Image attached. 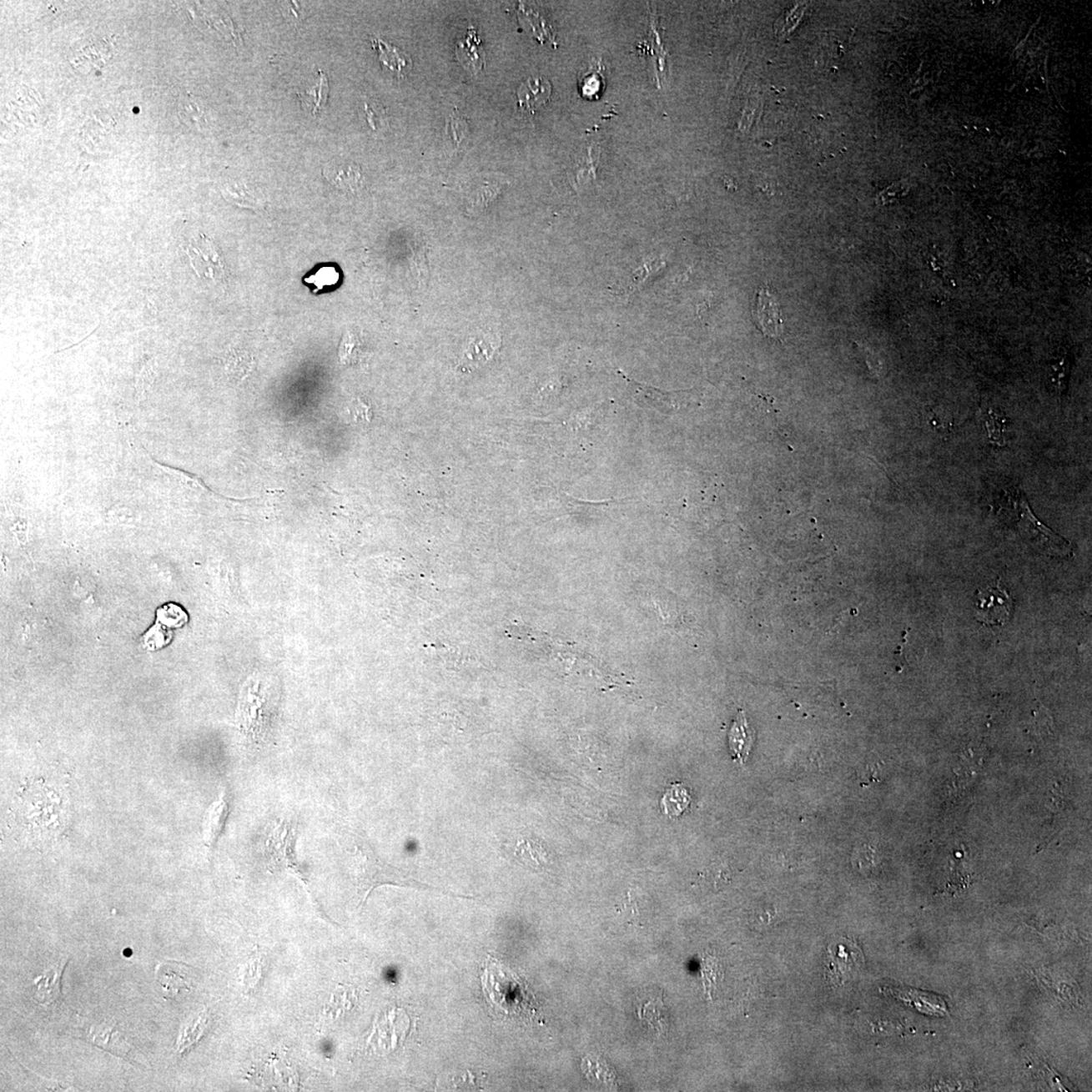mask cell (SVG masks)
I'll use <instances>...</instances> for the list:
<instances>
[{
  "mask_svg": "<svg viewBox=\"0 0 1092 1092\" xmlns=\"http://www.w3.org/2000/svg\"><path fill=\"white\" fill-rule=\"evenodd\" d=\"M357 859L360 864V891L364 893V901L366 900L375 887L381 885H395L400 887H409L417 890L434 891V893L443 895L451 896V898L474 899L471 896L456 895L447 893L445 890L435 888V887L422 883L410 875L408 872L400 870L381 862L371 848L365 842H360L356 845Z\"/></svg>",
  "mask_w": 1092,
  "mask_h": 1092,
  "instance_id": "1",
  "label": "cell"
},
{
  "mask_svg": "<svg viewBox=\"0 0 1092 1092\" xmlns=\"http://www.w3.org/2000/svg\"><path fill=\"white\" fill-rule=\"evenodd\" d=\"M298 822L294 818H285L270 828L265 841L266 857L270 868L276 870H287L304 879L300 869L295 846H297Z\"/></svg>",
  "mask_w": 1092,
  "mask_h": 1092,
  "instance_id": "2",
  "label": "cell"
},
{
  "mask_svg": "<svg viewBox=\"0 0 1092 1092\" xmlns=\"http://www.w3.org/2000/svg\"><path fill=\"white\" fill-rule=\"evenodd\" d=\"M1013 598L1000 580L994 586L979 590L975 603L976 619L987 627H999L1008 621Z\"/></svg>",
  "mask_w": 1092,
  "mask_h": 1092,
  "instance_id": "3",
  "label": "cell"
},
{
  "mask_svg": "<svg viewBox=\"0 0 1092 1092\" xmlns=\"http://www.w3.org/2000/svg\"><path fill=\"white\" fill-rule=\"evenodd\" d=\"M187 254L190 265L199 278L204 276L213 281L225 278V264L220 251L214 243L203 234H200L197 239L190 242Z\"/></svg>",
  "mask_w": 1092,
  "mask_h": 1092,
  "instance_id": "4",
  "label": "cell"
},
{
  "mask_svg": "<svg viewBox=\"0 0 1092 1092\" xmlns=\"http://www.w3.org/2000/svg\"><path fill=\"white\" fill-rule=\"evenodd\" d=\"M753 318L756 319L757 327L765 336L779 340L783 334L780 304L767 287H762L757 290Z\"/></svg>",
  "mask_w": 1092,
  "mask_h": 1092,
  "instance_id": "5",
  "label": "cell"
},
{
  "mask_svg": "<svg viewBox=\"0 0 1092 1092\" xmlns=\"http://www.w3.org/2000/svg\"><path fill=\"white\" fill-rule=\"evenodd\" d=\"M829 957H831V966L834 977L839 982H846L853 979V976L860 970L863 957L859 949H858L850 941L843 939L842 941L833 944L829 947Z\"/></svg>",
  "mask_w": 1092,
  "mask_h": 1092,
  "instance_id": "6",
  "label": "cell"
},
{
  "mask_svg": "<svg viewBox=\"0 0 1092 1092\" xmlns=\"http://www.w3.org/2000/svg\"><path fill=\"white\" fill-rule=\"evenodd\" d=\"M157 981L164 987L166 999L175 998L181 991L193 989V976L190 968L178 962L167 961L157 968Z\"/></svg>",
  "mask_w": 1092,
  "mask_h": 1092,
  "instance_id": "7",
  "label": "cell"
},
{
  "mask_svg": "<svg viewBox=\"0 0 1092 1092\" xmlns=\"http://www.w3.org/2000/svg\"><path fill=\"white\" fill-rule=\"evenodd\" d=\"M550 81L541 76L529 78L517 90L520 111L534 113L547 103L551 95Z\"/></svg>",
  "mask_w": 1092,
  "mask_h": 1092,
  "instance_id": "8",
  "label": "cell"
},
{
  "mask_svg": "<svg viewBox=\"0 0 1092 1092\" xmlns=\"http://www.w3.org/2000/svg\"><path fill=\"white\" fill-rule=\"evenodd\" d=\"M455 54L460 64L470 73L476 75L484 69L486 54L478 32L474 27H471L466 35L457 41Z\"/></svg>",
  "mask_w": 1092,
  "mask_h": 1092,
  "instance_id": "9",
  "label": "cell"
},
{
  "mask_svg": "<svg viewBox=\"0 0 1092 1092\" xmlns=\"http://www.w3.org/2000/svg\"><path fill=\"white\" fill-rule=\"evenodd\" d=\"M893 994L919 1013L939 1018L949 1014L946 1000L942 996L914 989H893Z\"/></svg>",
  "mask_w": 1092,
  "mask_h": 1092,
  "instance_id": "10",
  "label": "cell"
},
{
  "mask_svg": "<svg viewBox=\"0 0 1092 1092\" xmlns=\"http://www.w3.org/2000/svg\"><path fill=\"white\" fill-rule=\"evenodd\" d=\"M755 732L747 722L745 712L739 710L728 733L729 750L734 761L745 764L752 750Z\"/></svg>",
  "mask_w": 1092,
  "mask_h": 1092,
  "instance_id": "11",
  "label": "cell"
},
{
  "mask_svg": "<svg viewBox=\"0 0 1092 1092\" xmlns=\"http://www.w3.org/2000/svg\"><path fill=\"white\" fill-rule=\"evenodd\" d=\"M229 813H230V804L226 791H224L221 798L209 809L206 823H204V839L209 848H214L217 845L226 826Z\"/></svg>",
  "mask_w": 1092,
  "mask_h": 1092,
  "instance_id": "12",
  "label": "cell"
},
{
  "mask_svg": "<svg viewBox=\"0 0 1092 1092\" xmlns=\"http://www.w3.org/2000/svg\"><path fill=\"white\" fill-rule=\"evenodd\" d=\"M500 345V338L494 333H486L475 338L464 352L461 365L466 367H479L492 359Z\"/></svg>",
  "mask_w": 1092,
  "mask_h": 1092,
  "instance_id": "13",
  "label": "cell"
},
{
  "mask_svg": "<svg viewBox=\"0 0 1092 1092\" xmlns=\"http://www.w3.org/2000/svg\"><path fill=\"white\" fill-rule=\"evenodd\" d=\"M323 176L329 184L343 193L355 194L364 187L359 166L327 167L323 169Z\"/></svg>",
  "mask_w": 1092,
  "mask_h": 1092,
  "instance_id": "14",
  "label": "cell"
},
{
  "mask_svg": "<svg viewBox=\"0 0 1092 1092\" xmlns=\"http://www.w3.org/2000/svg\"><path fill=\"white\" fill-rule=\"evenodd\" d=\"M373 47L379 52V59L386 68L397 73L399 78H403L410 70L413 68V61L406 52L400 50L399 48L388 44V43L375 38L373 39Z\"/></svg>",
  "mask_w": 1092,
  "mask_h": 1092,
  "instance_id": "15",
  "label": "cell"
},
{
  "mask_svg": "<svg viewBox=\"0 0 1092 1092\" xmlns=\"http://www.w3.org/2000/svg\"><path fill=\"white\" fill-rule=\"evenodd\" d=\"M66 964L57 965L35 980L36 999L43 1005L54 1004L62 998L61 980Z\"/></svg>",
  "mask_w": 1092,
  "mask_h": 1092,
  "instance_id": "16",
  "label": "cell"
},
{
  "mask_svg": "<svg viewBox=\"0 0 1092 1092\" xmlns=\"http://www.w3.org/2000/svg\"><path fill=\"white\" fill-rule=\"evenodd\" d=\"M1019 510L1020 528L1023 529V531L1036 532L1037 536H1041L1044 538V543H1046L1047 545L1046 541H1048L1051 551H1063L1066 550L1067 543L1064 542L1065 541H1063L1060 536H1056V534L1053 533L1050 529L1044 526L1041 522L1038 521L1036 517H1034L1031 512V510H1029L1026 500H1020Z\"/></svg>",
  "mask_w": 1092,
  "mask_h": 1092,
  "instance_id": "17",
  "label": "cell"
},
{
  "mask_svg": "<svg viewBox=\"0 0 1092 1092\" xmlns=\"http://www.w3.org/2000/svg\"><path fill=\"white\" fill-rule=\"evenodd\" d=\"M319 74H320V79L315 87L304 90L303 93H298L302 107L306 111L311 112L312 114L318 113L326 106L329 89H330L329 88L327 76L321 70H319Z\"/></svg>",
  "mask_w": 1092,
  "mask_h": 1092,
  "instance_id": "18",
  "label": "cell"
},
{
  "mask_svg": "<svg viewBox=\"0 0 1092 1092\" xmlns=\"http://www.w3.org/2000/svg\"><path fill=\"white\" fill-rule=\"evenodd\" d=\"M179 114L184 123L197 128V130H204L209 126V116L206 108L190 95L181 99Z\"/></svg>",
  "mask_w": 1092,
  "mask_h": 1092,
  "instance_id": "19",
  "label": "cell"
},
{
  "mask_svg": "<svg viewBox=\"0 0 1092 1092\" xmlns=\"http://www.w3.org/2000/svg\"><path fill=\"white\" fill-rule=\"evenodd\" d=\"M515 855L526 865L540 867L546 863V853L540 842L522 837L519 839Z\"/></svg>",
  "mask_w": 1092,
  "mask_h": 1092,
  "instance_id": "20",
  "label": "cell"
},
{
  "mask_svg": "<svg viewBox=\"0 0 1092 1092\" xmlns=\"http://www.w3.org/2000/svg\"><path fill=\"white\" fill-rule=\"evenodd\" d=\"M223 194L228 200L240 207L256 209L264 206V200L255 194L254 190L249 189L246 185L229 184L223 189Z\"/></svg>",
  "mask_w": 1092,
  "mask_h": 1092,
  "instance_id": "21",
  "label": "cell"
},
{
  "mask_svg": "<svg viewBox=\"0 0 1092 1092\" xmlns=\"http://www.w3.org/2000/svg\"><path fill=\"white\" fill-rule=\"evenodd\" d=\"M690 800V795L684 787L681 784H675L662 798V808L664 813L671 815V817H678L688 808Z\"/></svg>",
  "mask_w": 1092,
  "mask_h": 1092,
  "instance_id": "22",
  "label": "cell"
},
{
  "mask_svg": "<svg viewBox=\"0 0 1092 1092\" xmlns=\"http://www.w3.org/2000/svg\"><path fill=\"white\" fill-rule=\"evenodd\" d=\"M361 355V342L355 333L346 332L340 348V360L342 365H355Z\"/></svg>",
  "mask_w": 1092,
  "mask_h": 1092,
  "instance_id": "23",
  "label": "cell"
},
{
  "mask_svg": "<svg viewBox=\"0 0 1092 1092\" xmlns=\"http://www.w3.org/2000/svg\"><path fill=\"white\" fill-rule=\"evenodd\" d=\"M304 281L314 285L316 289L322 290L327 287H334V285L340 283V273L335 266H322L316 271V274H312Z\"/></svg>",
  "mask_w": 1092,
  "mask_h": 1092,
  "instance_id": "24",
  "label": "cell"
},
{
  "mask_svg": "<svg viewBox=\"0 0 1092 1092\" xmlns=\"http://www.w3.org/2000/svg\"><path fill=\"white\" fill-rule=\"evenodd\" d=\"M805 6L798 4L793 11L787 13L783 17L779 18L776 25V33L780 37L788 35L798 25L801 18L804 13Z\"/></svg>",
  "mask_w": 1092,
  "mask_h": 1092,
  "instance_id": "25",
  "label": "cell"
},
{
  "mask_svg": "<svg viewBox=\"0 0 1092 1092\" xmlns=\"http://www.w3.org/2000/svg\"><path fill=\"white\" fill-rule=\"evenodd\" d=\"M1004 419L1000 418L999 414L991 411L989 417L986 418V427L989 432L990 440L995 445H1004Z\"/></svg>",
  "mask_w": 1092,
  "mask_h": 1092,
  "instance_id": "26",
  "label": "cell"
}]
</instances>
